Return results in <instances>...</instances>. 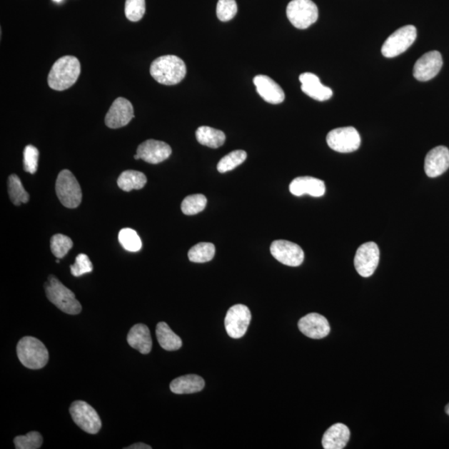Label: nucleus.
Returning a JSON list of instances; mask_svg holds the SVG:
<instances>
[{"label": "nucleus", "mask_w": 449, "mask_h": 449, "mask_svg": "<svg viewBox=\"0 0 449 449\" xmlns=\"http://www.w3.org/2000/svg\"><path fill=\"white\" fill-rule=\"evenodd\" d=\"M150 74L161 84L176 85L184 79L186 66L179 57L165 55L154 60L151 65Z\"/></svg>", "instance_id": "obj_1"}, {"label": "nucleus", "mask_w": 449, "mask_h": 449, "mask_svg": "<svg viewBox=\"0 0 449 449\" xmlns=\"http://www.w3.org/2000/svg\"><path fill=\"white\" fill-rule=\"evenodd\" d=\"M81 73L79 60L74 56L60 58L49 74L48 84L54 90L64 91L77 82Z\"/></svg>", "instance_id": "obj_2"}, {"label": "nucleus", "mask_w": 449, "mask_h": 449, "mask_svg": "<svg viewBox=\"0 0 449 449\" xmlns=\"http://www.w3.org/2000/svg\"><path fill=\"white\" fill-rule=\"evenodd\" d=\"M44 289L49 301L64 313L79 315L82 311V306L76 298L74 292L68 289L56 276H49L48 281L44 284Z\"/></svg>", "instance_id": "obj_3"}, {"label": "nucleus", "mask_w": 449, "mask_h": 449, "mask_svg": "<svg viewBox=\"0 0 449 449\" xmlns=\"http://www.w3.org/2000/svg\"><path fill=\"white\" fill-rule=\"evenodd\" d=\"M17 355L21 364L30 370H40L48 364L49 351L36 338L26 336L18 343Z\"/></svg>", "instance_id": "obj_4"}, {"label": "nucleus", "mask_w": 449, "mask_h": 449, "mask_svg": "<svg viewBox=\"0 0 449 449\" xmlns=\"http://www.w3.org/2000/svg\"><path fill=\"white\" fill-rule=\"evenodd\" d=\"M56 193L60 203L68 208H78L83 198L79 181L69 170L60 171L56 181Z\"/></svg>", "instance_id": "obj_5"}, {"label": "nucleus", "mask_w": 449, "mask_h": 449, "mask_svg": "<svg viewBox=\"0 0 449 449\" xmlns=\"http://www.w3.org/2000/svg\"><path fill=\"white\" fill-rule=\"evenodd\" d=\"M286 15L294 27L306 29L317 21L319 11L311 0H292L286 8Z\"/></svg>", "instance_id": "obj_6"}, {"label": "nucleus", "mask_w": 449, "mask_h": 449, "mask_svg": "<svg viewBox=\"0 0 449 449\" xmlns=\"http://www.w3.org/2000/svg\"><path fill=\"white\" fill-rule=\"evenodd\" d=\"M417 38V29L413 25H406L390 35L383 43L381 52L385 58H395L412 46Z\"/></svg>", "instance_id": "obj_7"}, {"label": "nucleus", "mask_w": 449, "mask_h": 449, "mask_svg": "<svg viewBox=\"0 0 449 449\" xmlns=\"http://www.w3.org/2000/svg\"><path fill=\"white\" fill-rule=\"evenodd\" d=\"M69 412L76 425L84 432L96 435L101 430L102 422L99 413L88 403L75 401L70 406Z\"/></svg>", "instance_id": "obj_8"}, {"label": "nucleus", "mask_w": 449, "mask_h": 449, "mask_svg": "<svg viewBox=\"0 0 449 449\" xmlns=\"http://www.w3.org/2000/svg\"><path fill=\"white\" fill-rule=\"evenodd\" d=\"M328 146L338 153H350L360 148L361 138L359 132L353 127L336 128L326 137Z\"/></svg>", "instance_id": "obj_9"}, {"label": "nucleus", "mask_w": 449, "mask_h": 449, "mask_svg": "<svg viewBox=\"0 0 449 449\" xmlns=\"http://www.w3.org/2000/svg\"><path fill=\"white\" fill-rule=\"evenodd\" d=\"M251 313L244 305H236L226 313L225 327L227 334L233 339H240L246 335L250 326Z\"/></svg>", "instance_id": "obj_10"}, {"label": "nucleus", "mask_w": 449, "mask_h": 449, "mask_svg": "<svg viewBox=\"0 0 449 449\" xmlns=\"http://www.w3.org/2000/svg\"><path fill=\"white\" fill-rule=\"evenodd\" d=\"M380 262V249L375 242L361 245L355 256V269L363 277H370L375 273Z\"/></svg>", "instance_id": "obj_11"}, {"label": "nucleus", "mask_w": 449, "mask_h": 449, "mask_svg": "<svg viewBox=\"0 0 449 449\" xmlns=\"http://www.w3.org/2000/svg\"><path fill=\"white\" fill-rule=\"evenodd\" d=\"M271 253L281 263L288 266H299L305 259L304 251L300 246L285 240L272 242Z\"/></svg>", "instance_id": "obj_12"}, {"label": "nucleus", "mask_w": 449, "mask_h": 449, "mask_svg": "<svg viewBox=\"0 0 449 449\" xmlns=\"http://www.w3.org/2000/svg\"><path fill=\"white\" fill-rule=\"evenodd\" d=\"M133 118V104L128 99L118 98L106 115L105 124L109 128L117 129L127 126Z\"/></svg>", "instance_id": "obj_13"}, {"label": "nucleus", "mask_w": 449, "mask_h": 449, "mask_svg": "<svg viewBox=\"0 0 449 449\" xmlns=\"http://www.w3.org/2000/svg\"><path fill=\"white\" fill-rule=\"evenodd\" d=\"M443 67L442 55L438 51L423 54L413 67V77L421 82H426L436 77Z\"/></svg>", "instance_id": "obj_14"}, {"label": "nucleus", "mask_w": 449, "mask_h": 449, "mask_svg": "<svg viewBox=\"0 0 449 449\" xmlns=\"http://www.w3.org/2000/svg\"><path fill=\"white\" fill-rule=\"evenodd\" d=\"M298 326L302 334L311 339H323L331 332V326L326 318L317 313H311L301 318Z\"/></svg>", "instance_id": "obj_15"}, {"label": "nucleus", "mask_w": 449, "mask_h": 449, "mask_svg": "<svg viewBox=\"0 0 449 449\" xmlns=\"http://www.w3.org/2000/svg\"><path fill=\"white\" fill-rule=\"evenodd\" d=\"M137 154L146 163L158 164L169 158L171 148L168 143L161 141L150 139L139 145Z\"/></svg>", "instance_id": "obj_16"}, {"label": "nucleus", "mask_w": 449, "mask_h": 449, "mask_svg": "<svg viewBox=\"0 0 449 449\" xmlns=\"http://www.w3.org/2000/svg\"><path fill=\"white\" fill-rule=\"evenodd\" d=\"M449 168V150L438 146L428 151L425 161V171L428 178H435Z\"/></svg>", "instance_id": "obj_17"}, {"label": "nucleus", "mask_w": 449, "mask_h": 449, "mask_svg": "<svg viewBox=\"0 0 449 449\" xmlns=\"http://www.w3.org/2000/svg\"><path fill=\"white\" fill-rule=\"evenodd\" d=\"M257 93L266 102L280 104L284 102L286 95L281 86L266 75H257L253 79Z\"/></svg>", "instance_id": "obj_18"}, {"label": "nucleus", "mask_w": 449, "mask_h": 449, "mask_svg": "<svg viewBox=\"0 0 449 449\" xmlns=\"http://www.w3.org/2000/svg\"><path fill=\"white\" fill-rule=\"evenodd\" d=\"M290 191L296 196L308 194L321 198L326 193V184L322 180L312 176H299L291 181Z\"/></svg>", "instance_id": "obj_19"}, {"label": "nucleus", "mask_w": 449, "mask_h": 449, "mask_svg": "<svg viewBox=\"0 0 449 449\" xmlns=\"http://www.w3.org/2000/svg\"><path fill=\"white\" fill-rule=\"evenodd\" d=\"M300 81L303 93L311 99L324 102L332 97V89L323 85L319 77L316 74L312 73L302 74L300 76Z\"/></svg>", "instance_id": "obj_20"}, {"label": "nucleus", "mask_w": 449, "mask_h": 449, "mask_svg": "<svg viewBox=\"0 0 449 449\" xmlns=\"http://www.w3.org/2000/svg\"><path fill=\"white\" fill-rule=\"evenodd\" d=\"M350 438L349 428L343 423H336L328 428L322 438L325 449H342L345 448Z\"/></svg>", "instance_id": "obj_21"}, {"label": "nucleus", "mask_w": 449, "mask_h": 449, "mask_svg": "<svg viewBox=\"0 0 449 449\" xmlns=\"http://www.w3.org/2000/svg\"><path fill=\"white\" fill-rule=\"evenodd\" d=\"M127 340L131 347L143 355L149 354L153 347V340H151L148 327L143 324L135 325L130 330Z\"/></svg>", "instance_id": "obj_22"}, {"label": "nucleus", "mask_w": 449, "mask_h": 449, "mask_svg": "<svg viewBox=\"0 0 449 449\" xmlns=\"http://www.w3.org/2000/svg\"><path fill=\"white\" fill-rule=\"evenodd\" d=\"M205 381L203 378L196 375H188L175 378L171 383L170 390L176 395H188L203 390Z\"/></svg>", "instance_id": "obj_23"}, {"label": "nucleus", "mask_w": 449, "mask_h": 449, "mask_svg": "<svg viewBox=\"0 0 449 449\" xmlns=\"http://www.w3.org/2000/svg\"><path fill=\"white\" fill-rule=\"evenodd\" d=\"M156 335L159 345L165 350H178L183 345V341H181V338L176 335L165 322H160L156 326Z\"/></svg>", "instance_id": "obj_24"}, {"label": "nucleus", "mask_w": 449, "mask_h": 449, "mask_svg": "<svg viewBox=\"0 0 449 449\" xmlns=\"http://www.w3.org/2000/svg\"><path fill=\"white\" fill-rule=\"evenodd\" d=\"M198 143L211 148H218L225 143L226 135L221 130L203 126L196 130Z\"/></svg>", "instance_id": "obj_25"}, {"label": "nucleus", "mask_w": 449, "mask_h": 449, "mask_svg": "<svg viewBox=\"0 0 449 449\" xmlns=\"http://www.w3.org/2000/svg\"><path fill=\"white\" fill-rule=\"evenodd\" d=\"M147 176L138 171L128 170L119 176L118 185L124 191L140 190L147 183Z\"/></svg>", "instance_id": "obj_26"}, {"label": "nucleus", "mask_w": 449, "mask_h": 449, "mask_svg": "<svg viewBox=\"0 0 449 449\" xmlns=\"http://www.w3.org/2000/svg\"><path fill=\"white\" fill-rule=\"evenodd\" d=\"M8 191L10 200L15 206L27 203L29 201V195L24 188L21 180L17 175L12 174L9 176Z\"/></svg>", "instance_id": "obj_27"}, {"label": "nucleus", "mask_w": 449, "mask_h": 449, "mask_svg": "<svg viewBox=\"0 0 449 449\" xmlns=\"http://www.w3.org/2000/svg\"><path fill=\"white\" fill-rule=\"evenodd\" d=\"M215 253L216 248L213 243L201 242L191 247L188 251V258L195 263H205L213 260Z\"/></svg>", "instance_id": "obj_28"}, {"label": "nucleus", "mask_w": 449, "mask_h": 449, "mask_svg": "<svg viewBox=\"0 0 449 449\" xmlns=\"http://www.w3.org/2000/svg\"><path fill=\"white\" fill-rule=\"evenodd\" d=\"M247 158V154L243 150H236L223 156L218 164V170L221 173L232 171L237 166L243 163Z\"/></svg>", "instance_id": "obj_29"}, {"label": "nucleus", "mask_w": 449, "mask_h": 449, "mask_svg": "<svg viewBox=\"0 0 449 449\" xmlns=\"http://www.w3.org/2000/svg\"><path fill=\"white\" fill-rule=\"evenodd\" d=\"M208 200L203 194H195L186 196L181 203V208L185 215L193 216L200 213L206 208Z\"/></svg>", "instance_id": "obj_30"}, {"label": "nucleus", "mask_w": 449, "mask_h": 449, "mask_svg": "<svg viewBox=\"0 0 449 449\" xmlns=\"http://www.w3.org/2000/svg\"><path fill=\"white\" fill-rule=\"evenodd\" d=\"M118 241L126 251L137 252L142 248L143 244L137 232L133 229L124 228L120 231Z\"/></svg>", "instance_id": "obj_31"}, {"label": "nucleus", "mask_w": 449, "mask_h": 449, "mask_svg": "<svg viewBox=\"0 0 449 449\" xmlns=\"http://www.w3.org/2000/svg\"><path fill=\"white\" fill-rule=\"evenodd\" d=\"M73 241L69 236L62 234H56L52 236L50 241V247L53 254L59 259H62L72 249Z\"/></svg>", "instance_id": "obj_32"}, {"label": "nucleus", "mask_w": 449, "mask_h": 449, "mask_svg": "<svg viewBox=\"0 0 449 449\" xmlns=\"http://www.w3.org/2000/svg\"><path fill=\"white\" fill-rule=\"evenodd\" d=\"M43 437L39 432L33 431L26 435L15 437L14 443L17 449H38L43 445Z\"/></svg>", "instance_id": "obj_33"}, {"label": "nucleus", "mask_w": 449, "mask_h": 449, "mask_svg": "<svg viewBox=\"0 0 449 449\" xmlns=\"http://www.w3.org/2000/svg\"><path fill=\"white\" fill-rule=\"evenodd\" d=\"M145 12V0H126L125 14L130 21H139L144 16Z\"/></svg>", "instance_id": "obj_34"}, {"label": "nucleus", "mask_w": 449, "mask_h": 449, "mask_svg": "<svg viewBox=\"0 0 449 449\" xmlns=\"http://www.w3.org/2000/svg\"><path fill=\"white\" fill-rule=\"evenodd\" d=\"M238 7L236 0H219L216 5V15L221 21H230L236 16Z\"/></svg>", "instance_id": "obj_35"}, {"label": "nucleus", "mask_w": 449, "mask_h": 449, "mask_svg": "<svg viewBox=\"0 0 449 449\" xmlns=\"http://www.w3.org/2000/svg\"><path fill=\"white\" fill-rule=\"evenodd\" d=\"M39 150L28 145L24 150V169L26 173L34 174L38 170Z\"/></svg>", "instance_id": "obj_36"}, {"label": "nucleus", "mask_w": 449, "mask_h": 449, "mask_svg": "<svg viewBox=\"0 0 449 449\" xmlns=\"http://www.w3.org/2000/svg\"><path fill=\"white\" fill-rule=\"evenodd\" d=\"M93 269L92 262H91L89 256L85 254H79L76 257L75 263L70 266L72 275L76 277L91 273Z\"/></svg>", "instance_id": "obj_37"}, {"label": "nucleus", "mask_w": 449, "mask_h": 449, "mask_svg": "<svg viewBox=\"0 0 449 449\" xmlns=\"http://www.w3.org/2000/svg\"><path fill=\"white\" fill-rule=\"evenodd\" d=\"M125 449H151V447L145 445L143 443H134V445H130L129 447L125 448Z\"/></svg>", "instance_id": "obj_38"}, {"label": "nucleus", "mask_w": 449, "mask_h": 449, "mask_svg": "<svg viewBox=\"0 0 449 449\" xmlns=\"http://www.w3.org/2000/svg\"><path fill=\"white\" fill-rule=\"evenodd\" d=\"M445 412L447 415H449V403H448V405L445 407Z\"/></svg>", "instance_id": "obj_39"}, {"label": "nucleus", "mask_w": 449, "mask_h": 449, "mask_svg": "<svg viewBox=\"0 0 449 449\" xmlns=\"http://www.w3.org/2000/svg\"><path fill=\"white\" fill-rule=\"evenodd\" d=\"M134 158H135L136 160H139V159H140V158H139V156H138V154H136V155L134 156Z\"/></svg>", "instance_id": "obj_40"}, {"label": "nucleus", "mask_w": 449, "mask_h": 449, "mask_svg": "<svg viewBox=\"0 0 449 449\" xmlns=\"http://www.w3.org/2000/svg\"><path fill=\"white\" fill-rule=\"evenodd\" d=\"M54 2L59 3V2H61V1H62V0H54Z\"/></svg>", "instance_id": "obj_41"}]
</instances>
